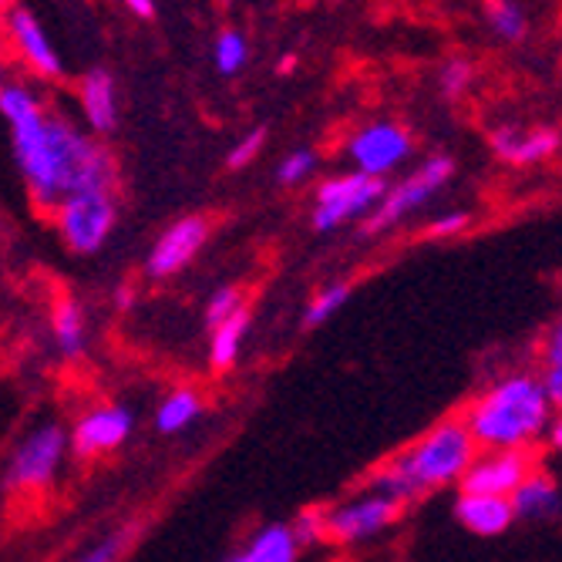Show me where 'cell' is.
<instances>
[{"instance_id":"14","label":"cell","mask_w":562,"mask_h":562,"mask_svg":"<svg viewBox=\"0 0 562 562\" xmlns=\"http://www.w3.org/2000/svg\"><path fill=\"white\" fill-rule=\"evenodd\" d=\"M11 37H14V47L21 50V58L44 78H58L61 75V58L55 44L47 41L44 27L37 24V18L24 8H11L8 18H4Z\"/></svg>"},{"instance_id":"21","label":"cell","mask_w":562,"mask_h":562,"mask_svg":"<svg viewBox=\"0 0 562 562\" xmlns=\"http://www.w3.org/2000/svg\"><path fill=\"white\" fill-rule=\"evenodd\" d=\"M55 340L68 357L85 350V314L71 296H61L55 303Z\"/></svg>"},{"instance_id":"5","label":"cell","mask_w":562,"mask_h":562,"mask_svg":"<svg viewBox=\"0 0 562 562\" xmlns=\"http://www.w3.org/2000/svg\"><path fill=\"white\" fill-rule=\"evenodd\" d=\"M68 454V431L61 425H41L18 441L4 465V482L14 492H37L58 479Z\"/></svg>"},{"instance_id":"4","label":"cell","mask_w":562,"mask_h":562,"mask_svg":"<svg viewBox=\"0 0 562 562\" xmlns=\"http://www.w3.org/2000/svg\"><path fill=\"white\" fill-rule=\"evenodd\" d=\"M119 220V206L112 189H81L65 195L55 206V223L68 249L75 252H98L112 236Z\"/></svg>"},{"instance_id":"34","label":"cell","mask_w":562,"mask_h":562,"mask_svg":"<svg viewBox=\"0 0 562 562\" xmlns=\"http://www.w3.org/2000/svg\"><path fill=\"white\" fill-rule=\"evenodd\" d=\"M138 18H151V0H125Z\"/></svg>"},{"instance_id":"28","label":"cell","mask_w":562,"mask_h":562,"mask_svg":"<svg viewBox=\"0 0 562 562\" xmlns=\"http://www.w3.org/2000/svg\"><path fill=\"white\" fill-rule=\"evenodd\" d=\"M239 311H243V296H239L236 286L216 290V293L210 296V303H206V324H210V330L220 327L223 321H229V317L239 314Z\"/></svg>"},{"instance_id":"2","label":"cell","mask_w":562,"mask_h":562,"mask_svg":"<svg viewBox=\"0 0 562 562\" xmlns=\"http://www.w3.org/2000/svg\"><path fill=\"white\" fill-rule=\"evenodd\" d=\"M475 454L479 445L472 441L465 422L458 415L441 418L418 441H412L404 451L387 458L381 469H374L368 479V492L394 498L407 508L438 488L462 482L469 465L475 462Z\"/></svg>"},{"instance_id":"33","label":"cell","mask_w":562,"mask_h":562,"mask_svg":"<svg viewBox=\"0 0 562 562\" xmlns=\"http://www.w3.org/2000/svg\"><path fill=\"white\" fill-rule=\"evenodd\" d=\"M546 441H549V445H552V448H555V451L562 454V412H559V415L552 418V425H549V435H546Z\"/></svg>"},{"instance_id":"35","label":"cell","mask_w":562,"mask_h":562,"mask_svg":"<svg viewBox=\"0 0 562 562\" xmlns=\"http://www.w3.org/2000/svg\"><path fill=\"white\" fill-rule=\"evenodd\" d=\"M0 21H4V8H0Z\"/></svg>"},{"instance_id":"25","label":"cell","mask_w":562,"mask_h":562,"mask_svg":"<svg viewBox=\"0 0 562 562\" xmlns=\"http://www.w3.org/2000/svg\"><path fill=\"white\" fill-rule=\"evenodd\" d=\"M249 58V47H246V37L239 31H223L216 37V68L223 75H233L246 65Z\"/></svg>"},{"instance_id":"6","label":"cell","mask_w":562,"mask_h":562,"mask_svg":"<svg viewBox=\"0 0 562 562\" xmlns=\"http://www.w3.org/2000/svg\"><path fill=\"white\" fill-rule=\"evenodd\" d=\"M387 186L381 179L361 176V172H347L327 179L317 195H314V229L317 233H334L353 220L368 216L378 210V202L384 199Z\"/></svg>"},{"instance_id":"31","label":"cell","mask_w":562,"mask_h":562,"mask_svg":"<svg viewBox=\"0 0 562 562\" xmlns=\"http://www.w3.org/2000/svg\"><path fill=\"white\" fill-rule=\"evenodd\" d=\"M125 542H128V536H125V532H115V536H109V539H101V542L88 546L75 562H119Z\"/></svg>"},{"instance_id":"3","label":"cell","mask_w":562,"mask_h":562,"mask_svg":"<svg viewBox=\"0 0 562 562\" xmlns=\"http://www.w3.org/2000/svg\"><path fill=\"white\" fill-rule=\"evenodd\" d=\"M479 451L536 448L555 418L536 371H513L485 384L458 415Z\"/></svg>"},{"instance_id":"32","label":"cell","mask_w":562,"mask_h":562,"mask_svg":"<svg viewBox=\"0 0 562 562\" xmlns=\"http://www.w3.org/2000/svg\"><path fill=\"white\" fill-rule=\"evenodd\" d=\"M536 374H539V384L552 404V412L559 415L562 412V364H539Z\"/></svg>"},{"instance_id":"26","label":"cell","mask_w":562,"mask_h":562,"mask_svg":"<svg viewBox=\"0 0 562 562\" xmlns=\"http://www.w3.org/2000/svg\"><path fill=\"white\" fill-rule=\"evenodd\" d=\"M472 78H475L472 61H465V58H451V61L438 71V88H441L445 98H458V94H465V91H469Z\"/></svg>"},{"instance_id":"12","label":"cell","mask_w":562,"mask_h":562,"mask_svg":"<svg viewBox=\"0 0 562 562\" xmlns=\"http://www.w3.org/2000/svg\"><path fill=\"white\" fill-rule=\"evenodd\" d=\"M210 239V223L202 216H186L179 223H172L148 252L145 270L151 277H172L182 267H189L195 260V252L202 249V243Z\"/></svg>"},{"instance_id":"30","label":"cell","mask_w":562,"mask_h":562,"mask_svg":"<svg viewBox=\"0 0 562 562\" xmlns=\"http://www.w3.org/2000/svg\"><path fill=\"white\" fill-rule=\"evenodd\" d=\"M469 226H472V213H465V210H458V213H441L438 220H431L428 236H431V239H454V236H462Z\"/></svg>"},{"instance_id":"16","label":"cell","mask_w":562,"mask_h":562,"mask_svg":"<svg viewBox=\"0 0 562 562\" xmlns=\"http://www.w3.org/2000/svg\"><path fill=\"white\" fill-rule=\"evenodd\" d=\"M508 502H513L516 522H546V519L559 516L562 492H559V482L546 469H539L516 488V495Z\"/></svg>"},{"instance_id":"20","label":"cell","mask_w":562,"mask_h":562,"mask_svg":"<svg viewBox=\"0 0 562 562\" xmlns=\"http://www.w3.org/2000/svg\"><path fill=\"white\" fill-rule=\"evenodd\" d=\"M202 415V397L192 387H179L172 391L156 412V431L162 435H179L182 428H189L195 418Z\"/></svg>"},{"instance_id":"27","label":"cell","mask_w":562,"mask_h":562,"mask_svg":"<svg viewBox=\"0 0 562 562\" xmlns=\"http://www.w3.org/2000/svg\"><path fill=\"white\" fill-rule=\"evenodd\" d=\"M314 169H317V156H314V151H311V148H296V151H290V156L280 162L277 179H280L283 186H300Z\"/></svg>"},{"instance_id":"17","label":"cell","mask_w":562,"mask_h":562,"mask_svg":"<svg viewBox=\"0 0 562 562\" xmlns=\"http://www.w3.org/2000/svg\"><path fill=\"white\" fill-rule=\"evenodd\" d=\"M78 98H81V112H85V122L94 128V132H112L115 122H119V98H115V81L109 71H88L81 78V88H78Z\"/></svg>"},{"instance_id":"7","label":"cell","mask_w":562,"mask_h":562,"mask_svg":"<svg viewBox=\"0 0 562 562\" xmlns=\"http://www.w3.org/2000/svg\"><path fill=\"white\" fill-rule=\"evenodd\" d=\"M451 176H454V162L448 156L428 159L418 172H412L404 182H397V186H391L384 192V199L378 202V210L364 223V233H384V229L397 226L401 220H407L412 213H418L435 192H441V186Z\"/></svg>"},{"instance_id":"22","label":"cell","mask_w":562,"mask_h":562,"mask_svg":"<svg viewBox=\"0 0 562 562\" xmlns=\"http://www.w3.org/2000/svg\"><path fill=\"white\" fill-rule=\"evenodd\" d=\"M350 300V283L347 280H337V283H327L311 303H306V311H303V324L306 327H321L327 324L334 314L344 311V303Z\"/></svg>"},{"instance_id":"13","label":"cell","mask_w":562,"mask_h":562,"mask_svg":"<svg viewBox=\"0 0 562 562\" xmlns=\"http://www.w3.org/2000/svg\"><path fill=\"white\" fill-rule=\"evenodd\" d=\"M454 519L462 529H469L472 536H482V539L505 536L508 529L516 526V513H513V502H508V498L469 495V492H458Z\"/></svg>"},{"instance_id":"11","label":"cell","mask_w":562,"mask_h":562,"mask_svg":"<svg viewBox=\"0 0 562 562\" xmlns=\"http://www.w3.org/2000/svg\"><path fill=\"white\" fill-rule=\"evenodd\" d=\"M135 428V418L125 404H101L91 407L88 415H81L68 435V448L78 458H98V454H109L115 448H122L128 441Z\"/></svg>"},{"instance_id":"10","label":"cell","mask_w":562,"mask_h":562,"mask_svg":"<svg viewBox=\"0 0 562 562\" xmlns=\"http://www.w3.org/2000/svg\"><path fill=\"white\" fill-rule=\"evenodd\" d=\"M347 156L353 162V172L381 179L412 156V135L394 122H371L361 132H353V138L347 142Z\"/></svg>"},{"instance_id":"1","label":"cell","mask_w":562,"mask_h":562,"mask_svg":"<svg viewBox=\"0 0 562 562\" xmlns=\"http://www.w3.org/2000/svg\"><path fill=\"white\" fill-rule=\"evenodd\" d=\"M0 115L11 125L14 159L41 210L81 189H112V159L65 119L44 115L24 85H0Z\"/></svg>"},{"instance_id":"8","label":"cell","mask_w":562,"mask_h":562,"mask_svg":"<svg viewBox=\"0 0 562 562\" xmlns=\"http://www.w3.org/2000/svg\"><path fill=\"white\" fill-rule=\"evenodd\" d=\"M401 513H404V505H397L394 498H384L378 492L344 498L327 508V539L340 542V546L368 542V539L381 536L384 529H391L401 519Z\"/></svg>"},{"instance_id":"24","label":"cell","mask_w":562,"mask_h":562,"mask_svg":"<svg viewBox=\"0 0 562 562\" xmlns=\"http://www.w3.org/2000/svg\"><path fill=\"white\" fill-rule=\"evenodd\" d=\"M290 532H293V539H296L300 549L324 542L327 539V508H321V505L303 508V513L296 516V522L290 526Z\"/></svg>"},{"instance_id":"23","label":"cell","mask_w":562,"mask_h":562,"mask_svg":"<svg viewBox=\"0 0 562 562\" xmlns=\"http://www.w3.org/2000/svg\"><path fill=\"white\" fill-rule=\"evenodd\" d=\"M488 24L502 41H522L526 37V11L516 0H488Z\"/></svg>"},{"instance_id":"15","label":"cell","mask_w":562,"mask_h":562,"mask_svg":"<svg viewBox=\"0 0 562 562\" xmlns=\"http://www.w3.org/2000/svg\"><path fill=\"white\" fill-rule=\"evenodd\" d=\"M559 148V132L552 128H536V132H519V128H495L492 132V151L502 162L513 166H536L546 162Z\"/></svg>"},{"instance_id":"9","label":"cell","mask_w":562,"mask_h":562,"mask_svg":"<svg viewBox=\"0 0 562 562\" xmlns=\"http://www.w3.org/2000/svg\"><path fill=\"white\" fill-rule=\"evenodd\" d=\"M539 451L519 448V451H479L475 462L469 465L465 479L458 482V492L469 495H495V498H513L516 488L539 472Z\"/></svg>"},{"instance_id":"29","label":"cell","mask_w":562,"mask_h":562,"mask_svg":"<svg viewBox=\"0 0 562 562\" xmlns=\"http://www.w3.org/2000/svg\"><path fill=\"white\" fill-rule=\"evenodd\" d=\"M263 142H267V132H263V128H252L249 135H243V138L233 145V151H229V169H243V166H249L252 159L260 156Z\"/></svg>"},{"instance_id":"18","label":"cell","mask_w":562,"mask_h":562,"mask_svg":"<svg viewBox=\"0 0 562 562\" xmlns=\"http://www.w3.org/2000/svg\"><path fill=\"white\" fill-rule=\"evenodd\" d=\"M300 546L290 532V526H267L252 536L236 555H229L226 562H296Z\"/></svg>"},{"instance_id":"19","label":"cell","mask_w":562,"mask_h":562,"mask_svg":"<svg viewBox=\"0 0 562 562\" xmlns=\"http://www.w3.org/2000/svg\"><path fill=\"white\" fill-rule=\"evenodd\" d=\"M246 334H249V314L246 311H239L229 321H223L220 327H213V337H210V364L220 368V371L233 368L239 350H243Z\"/></svg>"}]
</instances>
